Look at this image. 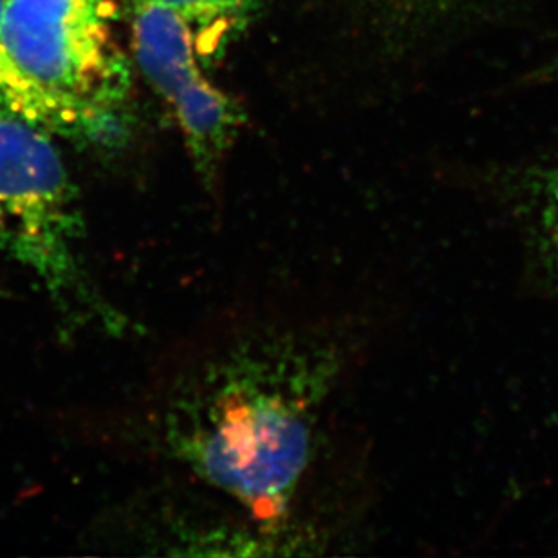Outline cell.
I'll use <instances>...</instances> for the list:
<instances>
[{"mask_svg": "<svg viewBox=\"0 0 558 558\" xmlns=\"http://www.w3.org/2000/svg\"><path fill=\"white\" fill-rule=\"evenodd\" d=\"M345 356L329 335L264 327L181 374L156 414L163 452L201 483L277 526L318 452Z\"/></svg>", "mask_w": 558, "mask_h": 558, "instance_id": "obj_1", "label": "cell"}, {"mask_svg": "<svg viewBox=\"0 0 558 558\" xmlns=\"http://www.w3.org/2000/svg\"><path fill=\"white\" fill-rule=\"evenodd\" d=\"M87 235L74 185L51 132L0 111V253L32 275L69 327L129 329L85 266Z\"/></svg>", "mask_w": 558, "mask_h": 558, "instance_id": "obj_2", "label": "cell"}, {"mask_svg": "<svg viewBox=\"0 0 558 558\" xmlns=\"http://www.w3.org/2000/svg\"><path fill=\"white\" fill-rule=\"evenodd\" d=\"M111 0H5L2 93L11 112L63 136L89 132L126 89Z\"/></svg>", "mask_w": 558, "mask_h": 558, "instance_id": "obj_3", "label": "cell"}, {"mask_svg": "<svg viewBox=\"0 0 558 558\" xmlns=\"http://www.w3.org/2000/svg\"><path fill=\"white\" fill-rule=\"evenodd\" d=\"M132 48L148 84L169 104L185 137L192 163L214 186L244 125V111L206 78L189 22L148 0L129 2Z\"/></svg>", "mask_w": 558, "mask_h": 558, "instance_id": "obj_4", "label": "cell"}, {"mask_svg": "<svg viewBox=\"0 0 558 558\" xmlns=\"http://www.w3.org/2000/svg\"><path fill=\"white\" fill-rule=\"evenodd\" d=\"M134 2V0H129ZM174 11L183 21L189 22L195 35V43L206 38L208 53L214 46L222 43L230 33L250 21L260 0H148Z\"/></svg>", "mask_w": 558, "mask_h": 558, "instance_id": "obj_5", "label": "cell"}, {"mask_svg": "<svg viewBox=\"0 0 558 558\" xmlns=\"http://www.w3.org/2000/svg\"><path fill=\"white\" fill-rule=\"evenodd\" d=\"M530 230L538 260L558 282V153L538 183L537 205Z\"/></svg>", "mask_w": 558, "mask_h": 558, "instance_id": "obj_6", "label": "cell"}, {"mask_svg": "<svg viewBox=\"0 0 558 558\" xmlns=\"http://www.w3.org/2000/svg\"><path fill=\"white\" fill-rule=\"evenodd\" d=\"M5 0H0V27H2V19H4ZM2 76H4V59H2V44H0V89H2ZM5 98V96H4ZM10 109V107H8Z\"/></svg>", "mask_w": 558, "mask_h": 558, "instance_id": "obj_7", "label": "cell"}, {"mask_svg": "<svg viewBox=\"0 0 558 558\" xmlns=\"http://www.w3.org/2000/svg\"><path fill=\"white\" fill-rule=\"evenodd\" d=\"M0 111H10V109H8V101H5L4 93H2V89H0Z\"/></svg>", "mask_w": 558, "mask_h": 558, "instance_id": "obj_8", "label": "cell"}]
</instances>
